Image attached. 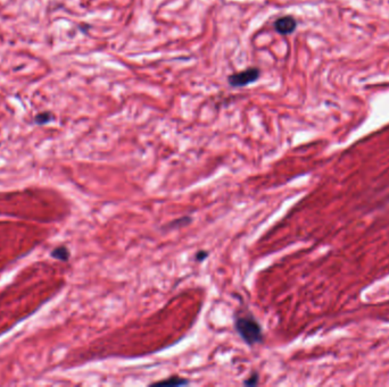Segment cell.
<instances>
[{"label":"cell","mask_w":389,"mask_h":387,"mask_svg":"<svg viewBox=\"0 0 389 387\" xmlns=\"http://www.w3.org/2000/svg\"><path fill=\"white\" fill-rule=\"evenodd\" d=\"M235 328L242 341L250 346L263 342V329L253 315L237 316L235 319Z\"/></svg>","instance_id":"obj_1"},{"label":"cell","mask_w":389,"mask_h":387,"mask_svg":"<svg viewBox=\"0 0 389 387\" xmlns=\"http://www.w3.org/2000/svg\"><path fill=\"white\" fill-rule=\"evenodd\" d=\"M260 69L256 67H250L245 70H241L239 73L232 74L228 78L229 84L235 88H239V86H246L253 82L257 81L260 78Z\"/></svg>","instance_id":"obj_2"},{"label":"cell","mask_w":389,"mask_h":387,"mask_svg":"<svg viewBox=\"0 0 389 387\" xmlns=\"http://www.w3.org/2000/svg\"><path fill=\"white\" fill-rule=\"evenodd\" d=\"M296 28H297L296 19L292 16H289V15L279 17L274 22V29L277 30V32L282 35L291 34L295 31Z\"/></svg>","instance_id":"obj_3"},{"label":"cell","mask_w":389,"mask_h":387,"mask_svg":"<svg viewBox=\"0 0 389 387\" xmlns=\"http://www.w3.org/2000/svg\"><path fill=\"white\" fill-rule=\"evenodd\" d=\"M188 384H189L188 380L176 376V377H171V378L162 380V381H156V383L153 384V386H181V385H188Z\"/></svg>","instance_id":"obj_4"},{"label":"cell","mask_w":389,"mask_h":387,"mask_svg":"<svg viewBox=\"0 0 389 387\" xmlns=\"http://www.w3.org/2000/svg\"><path fill=\"white\" fill-rule=\"evenodd\" d=\"M53 257H55L56 259H59V260H63V261H66L67 259L70 258V251L67 248L65 247H59V248H56L55 250L53 251Z\"/></svg>","instance_id":"obj_5"},{"label":"cell","mask_w":389,"mask_h":387,"mask_svg":"<svg viewBox=\"0 0 389 387\" xmlns=\"http://www.w3.org/2000/svg\"><path fill=\"white\" fill-rule=\"evenodd\" d=\"M52 119H53L52 114L48 113V111H44V113H40V114H38L37 116H35L34 122L37 124H39V125H44V124L49 123V122L52 120Z\"/></svg>","instance_id":"obj_6"},{"label":"cell","mask_w":389,"mask_h":387,"mask_svg":"<svg viewBox=\"0 0 389 387\" xmlns=\"http://www.w3.org/2000/svg\"><path fill=\"white\" fill-rule=\"evenodd\" d=\"M257 384H259V375H257L256 373H253L249 376V378L244 381V385L246 386H255Z\"/></svg>","instance_id":"obj_7"},{"label":"cell","mask_w":389,"mask_h":387,"mask_svg":"<svg viewBox=\"0 0 389 387\" xmlns=\"http://www.w3.org/2000/svg\"><path fill=\"white\" fill-rule=\"evenodd\" d=\"M190 221L191 220H190L189 217H184V218H181V220L172 222L171 223L172 225H169V227H180V226H184V225H187V223L190 222Z\"/></svg>","instance_id":"obj_8"},{"label":"cell","mask_w":389,"mask_h":387,"mask_svg":"<svg viewBox=\"0 0 389 387\" xmlns=\"http://www.w3.org/2000/svg\"><path fill=\"white\" fill-rule=\"evenodd\" d=\"M207 257H209V252H206V251H199L198 253H197L196 254V260L197 261H203V260H205V259L207 258Z\"/></svg>","instance_id":"obj_9"}]
</instances>
